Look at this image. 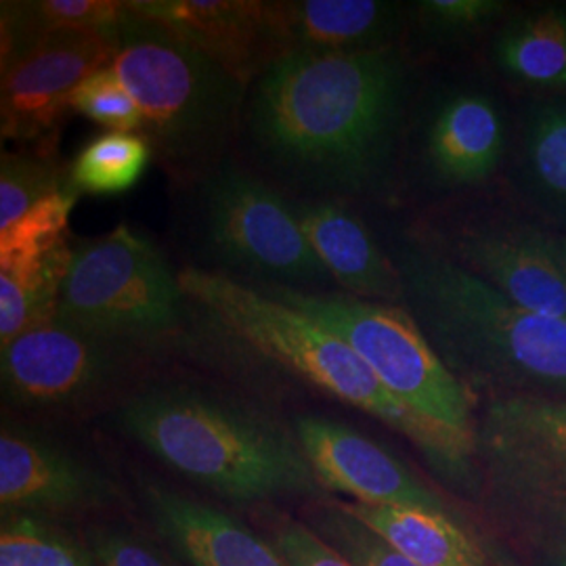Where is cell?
<instances>
[{"mask_svg":"<svg viewBox=\"0 0 566 566\" xmlns=\"http://www.w3.org/2000/svg\"><path fill=\"white\" fill-rule=\"evenodd\" d=\"M116 42L112 70L142 109L139 135L172 177L200 181L223 164L242 126L248 84L130 9L116 28Z\"/></svg>","mask_w":566,"mask_h":566,"instance_id":"cell-5","label":"cell"},{"mask_svg":"<svg viewBox=\"0 0 566 566\" xmlns=\"http://www.w3.org/2000/svg\"><path fill=\"white\" fill-rule=\"evenodd\" d=\"M198 229L210 261L250 285L319 292L332 280L294 217L292 202L238 164L200 179Z\"/></svg>","mask_w":566,"mask_h":566,"instance_id":"cell-9","label":"cell"},{"mask_svg":"<svg viewBox=\"0 0 566 566\" xmlns=\"http://www.w3.org/2000/svg\"><path fill=\"white\" fill-rule=\"evenodd\" d=\"M55 137L28 149L4 151L0 163V231L18 223L42 200L74 189L70 170L60 163Z\"/></svg>","mask_w":566,"mask_h":566,"instance_id":"cell-25","label":"cell"},{"mask_svg":"<svg viewBox=\"0 0 566 566\" xmlns=\"http://www.w3.org/2000/svg\"><path fill=\"white\" fill-rule=\"evenodd\" d=\"M506 11L502 0H424L416 4L420 25L441 41H460L479 34Z\"/></svg>","mask_w":566,"mask_h":566,"instance_id":"cell-31","label":"cell"},{"mask_svg":"<svg viewBox=\"0 0 566 566\" xmlns=\"http://www.w3.org/2000/svg\"><path fill=\"white\" fill-rule=\"evenodd\" d=\"M271 544L290 566H355L340 552L298 521H282L271 531Z\"/></svg>","mask_w":566,"mask_h":566,"instance_id":"cell-33","label":"cell"},{"mask_svg":"<svg viewBox=\"0 0 566 566\" xmlns=\"http://www.w3.org/2000/svg\"><path fill=\"white\" fill-rule=\"evenodd\" d=\"M493 63L521 86L566 97V4L507 21L493 42Z\"/></svg>","mask_w":566,"mask_h":566,"instance_id":"cell-21","label":"cell"},{"mask_svg":"<svg viewBox=\"0 0 566 566\" xmlns=\"http://www.w3.org/2000/svg\"><path fill=\"white\" fill-rule=\"evenodd\" d=\"M357 521L380 535L418 566H491L485 552L472 542L453 516L416 507L343 504Z\"/></svg>","mask_w":566,"mask_h":566,"instance_id":"cell-20","label":"cell"},{"mask_svg":"<svg viewBox=\"0 0 566 566\" xmlns=\"http://www.w3.org/2000/svg\"><path fill=\"white\" fill-rule=\"evenodd\" d=\"M449 256L528 313L566 322L563 240L528 224L474 221L455 231Z\"/></svg>","mask_w":566,"mask_h":566,"instance_id":"cell-12","label":"cell"},{"mask_svg":"<svg viewBox=\"0 0 566 566\" xmlns=\"http://www.w3.org/2000/svg\"><path fill=\"white\" fill-rule=\"evenodd\" d=\"M116 28L53 32L4 57L2 139L21 145L53 139L81 82L112 67L118 49Z\"/></svg>","mask_w":566,"mask_h":566,"instance_id":"cell-11","label":"cell"},{"mask_svg":"<svg viewBox=\"0 0 566 566\" xmlns=\"http://www.w3.org/2000/svg\"><path fill=\"white\" fill-rule=\"evenodd\" d=\"M156 531L189 566H290L271 542L219 507L160 485H145Z\"/></svg>","mask_w":566,"mask_h":566,"instance_id":"cell-18","label":"cell"},{"mask_svg":"<svg viewBox=\"0 0 566 566\" xmlns=\"http://www.w3.org/2000/svg\"><path fill=\"white\" fill-rule=\"evenodd\" d=\"M128 9L202 49L245 84L283 55L275 2L130 0Z\"/></svg>","mask_w":566,"mask_h":566,"instance_id":"cell-15","label":"cell"},{"mask_svg":"<svg viewBox=\"0 0 566 566\" xmlns=\"http://www.w3.org/2000/svg\"><path fill=\"white\" fill-rule=\"evenodd\" d=\"M405 311L447 369L489 399H566V322L528 313L453 256L401 240Z\"/></svg>","mask_w":566,"mask_h":566,"instance_id":"cell-2","label":"cell"},{"mask_svg":"<svg viewBox=\"0 0 566 566\" xmlns=\"http://www.w3.org/2000/svg\"><path fill=\"white\" fill-rule=\"evenodd\" d=\"M294 432L325 491L346 493L359 504L416 507L451 516L434 489L353 426L324 416H301Z\"/></svg>","mask_w":566,"mask_h":566,"instance_id":"cell-13","label":"cell"},{"mask_svg":"<svg viewBox=\"0 0 566 566\" xmlns=\"http://www.w3.org/2000/svg\"><path fill=\"white\" fill-rule=\"evenodd\" d=\"M72 254L74 245L65 240L41 254L0 263V346L57 315Z\"/></svg>","mask_w":566,"mask_h":566,"instance_id":"cell-22","label":"cell"},{"mask_svg":"<svg viewBox=\"0 0 566 566\" xmlns=\"http://www.w3.org/2000/svg\"><path fill=\"white\" fill-rule=\"evenodd\" d=\"M552 566H566V560H560V563H556V565Z\"/></svg>","mask_w":566,"mask_h":566,"instance_id":"cell-35","label":"cell"},{"mask_svg":"<svg viewBox=\"0 0 566 566\" xmlns=\"http://www.w3.org/2000/svg\"><path fill=\"white\" fill-rule=\"evenodd\" d=\"M151 156L142 135L105 133L82 147L70 166V181L78 193L118 196L139 182Z\"/></svg>","mask_w":566,"mask_h":566,"instance_id":"cell-26","label":"cell"},{"mask_svg":"<svg viewBox=\"0 0 566 566\" xmlns=\"http://www.w3.org/2000/svg\"><path fill=\"white\" fill-rule=\"evenodd\" d=\"M283 55L355 53L395 46L403 9L378 0H296L275 2Z\"/></svg>","mask_w":566,"mask_h":566,"instance_id":"cell-19","label":"cell"},{"mask_svg":"<svg viewBox=\"0 0 566 566\" xmlns=\"http://www.w3.org/2000/svg\"><path fill=\"white\" fill-rule=\"evenodd\" d=\"M142 350L51 317L0 346L4 401L30 411H70L118 385Z\"/></svg>","mask_w":566,"mask_h":566,"instance_id":"cell-10","label":"cell"},{"mask_svg":"<svg viewBox=\"0 0 566 566\" xmlns=\"http://www.w3.org/2000/svg\"><path fill=\"white\" fill-rule=\"evenodd\" d=\"M118 418L145 451L229 502L325 493L294 430L214 390L149 386L122 403Z\"/></svg>","mask_w":566,"mask_h":566,"instance_id":"cell-3","label":"cell"},{"mask_svg":"<svg viewBox=\"0 0 566 566\" xmlns=\"http://www.w3.org/2000/svg\"><path fill=\"white\" fill-rule=\"evenodd\" d=\"M76 200V189L55 193L42 200L39 206H34L18 223L0 231V263H9L30 254H41L44 250H51L65 242L67 221Z\"/></svg>","mask_w":566,"mask_h":566,"instance_id":"cell-29","label":"cell"},{"mask_svg":"<svg viewBox=\"0 0 566 566\" xmlns=\"http://www.w3.org/2000/svg\"><path fill=\"white\" fill-rule=\"evenodd\" d=\"M126 11V2L116 0L2 2V60L53 32L114 30Z\"/></svg>","mask_w":566,"mask_h":566,"instance_id":"cell-24","label":"cell"},{"mask_svg":"<svg viewBox=\"0 0 566 566\" xmlns=\"http://www.w3.org/2000/svg\"><path fill=\"white\" fill-rule=\"evenodd\" d=\"M563 259H565V269H566V240H563Z\"/></svg>","mask_w":566,"mask_h":566,"instance_id":"cell-34","label":"cell"},{"mask_svg":"<svg viewBox=\"0 0 566 566\" xmlns=\"http://www.w3.org/2000/svg\"><path fill=\"white\" fill-rule=\"evenodd\" d=\"M292 208L304 238L348 296L371 303H403L397 264L355 212L338 200L315 198L292 202Z\"/></svg>","mask_w":566,"mask_h":566,"instance_id":"cell-17","label":"cell"},{"mask_svg":"<svg viewBox=\"0 0 566 566\" xmlns=\"http://www.w3.org/2000/svg\"><path fill=\"white\" fill-rule=\"evenodd\" d=\"M311 528L355 566H418L346 512L343 504L327 502L315 507Z\"/></svg>","mask_w":566,"mask_h":566,"instance_id":"cell-28","label":"cell"},{"mask_svg":"<svg viewBox=\"0 0 566 566\" xmlns=\"http://www.w3.org/2000/svg\"><path fill=\"white\" fill-rule=\"evenodd\" d=\"M112 481L67 447L41 432L2 424L0 506L4 516H51L109 506Z\"/></svg>","mask_w":566,"mask_h":566,"instance_id":"cell-14","label":"cell"},{"mask_svg":"<svg viewBox=\"0 0 566 566\" xmlns=\"http://www.w3.org/2000/svg\"><path fill=\"white\" fill-rule=\"evenodd\" d=\"M0 566H99L86 544L34 516H4Z\"/></svg>","mask_w":566,"mask_h":566,"instance_id":"cell-27","label":"cell"},{"mask_svg":"<svg viewBox=\"0 0 566 566\" xmlns=\"http://www.w3.org/2000/svg\"><path fill=\"white\" fill-rule=\"evenodd\" d=\"M474 446L493 523L544 565L566 560V399H489Z\"/></svg>","mask_w":566,"mask_h":566,"instance_id":"cell-6","label":"cell"},{"mask_svg":"<svg viewBox=\"0 0 566 566\" xmlns=\"http://www.w3.org/2000/svg\"><path fill=\"white\" fill-rule=\"evenodd\" d=\"M185 303L163 252L120 224L74 248L55 317L143 353L179 332Z\"/></svg>","mask_w":566,"mask_h":566,"instance_id":"cell-8","label":"cell"},{"mask_svg":"<svg viewBox=\"0 0 566 566\" xmlns=\"http://www.w3.org/2000/svg\"><path fill=\"white\" fill-rule=\"evenodd\" d=\"M338 334L364 359L386 390L432 424L474 441L472 399L399 304L348 294L254 285Z\"/></svg>","mask_w":566,"mask_h":566,"instance_id":"cell-7","label":"cell"},{"mask_svg":"<svg viewBox=\"0 0 566 566\" xmlns=\"http://www.w3.org/2000/svg\"><path fill=\"white\" fill-rule=\"evenodd\" d=\"M70 109L105 126L109 133L139 135L142 130V109L112 67L99 70L81 82L70 99Z\"/></svg>","mask_w":566,"mask_h":566,"instance_id":"cell-30","label":"cell"},{"mask_svg":"<svg viewBox=\"0 0 566 566\" xmlns=\"http://www.w3.org/2000/svg\"><path fill=\"white\" fill-rule=\"evenodd\" d=\"M506 154V122L497 102L481 88L462 86L428 107L420 160L428 181L464 189L493 177Z\"/></svg>","mask_w":566,"mask_h":566,"instance_id":"cell-16","label":"cell"},{"mask_svg":"<svg viewBox=\"0 0 566 566\" xmlns=\"http://www.w3.org/2000/svg\"><path fill=\"white\" fill-rule=\"evenodd\" d=\"M84 544L99 566H181L170 554L126 526H91Z\"/></svg>","mask_w":566,"mask_h":566,"instance_id":"cell-32","label":"cell"},{"mask_svg":"<svg viewBox=\"0 0 566 566\" xmlns=\"http://www.w3.org/2000/svg\"><path fill=\"white\" fill-rule=\"evenodd\" d=\"M521 164L531 198L566 227V97L528 107Z\"/></svg>","mask_w":566,"mask_h":566,"instance_id":"cell-23","label":"cell"},{"mask_svg":"<svg viewBox=\"0 0 566 566\" xmlns=\"http://www.w3.org/2000/svg\"><path fill=\"white\" fill-rule=\"evenodd\" d=\"M179 282L187 301L224 332L306 382L344 403L364 409L403 434L449 483L465 491L479 489L474 441L407 409L338 334L275 301L263 290L210 269L187 266L179 271Z\"/></svg>","mask_w":566,"mask_h":566,"instance_id":"cell-4","label":"cell"},{"mask_svg":"<svg viewBox=\"0 0 566 566\" xmlns=\"http://www.w3.org/2000/svg\"><path fill=\"white\" fill-rule=\"evenodd\" d=\"M411 72L397 46L294 51L252 82L242 126L275 179L315 200L385 193L403 137Z\"/></svg>","mask_w":566,"mask_h":566,"instance_id":"cell-1","label":"cell"}]
</instances>
